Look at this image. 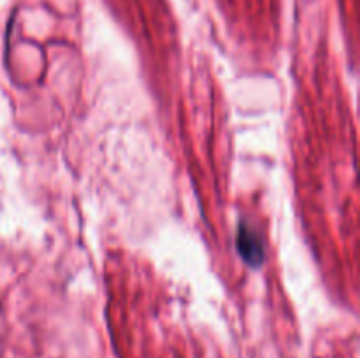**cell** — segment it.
I'll return each instance as SVG.
<instances>
[{
    "mask_svg": "<svg viewBox=\"0 0 360 358\" xmlns=\"http://www.w3.org/2000/svg\"><path fill=\"white\" fill-rule=\"evenodd\" d=\"M238 251L241 258L250 267H260L264 263V242L259 232L253 230L248 223H241L238 228V237H236Z\"/></svg>",
    "mask_w": 360,
    "mask_h": 358,
    "instance_id": "cell-1",
    "label": "cell"
}]
</instances>
